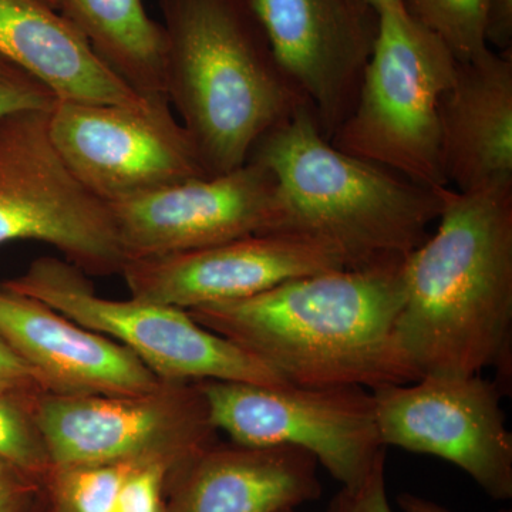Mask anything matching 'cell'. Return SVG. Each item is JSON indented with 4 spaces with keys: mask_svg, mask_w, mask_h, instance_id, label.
I'll use <instances>...</instances> for the list:
<instances>
[{
    "mask_svg": "<svg viewBox=\"0 0 512 512\" xmlns=\"http://www.w3.org/2000/svg\"><path fill=\"white\" fill-rule=\"evenodd\" d=\"M434 234L403 265L400 349L420 377L512 379V190H441Z\"/></svg>",
    "mask_w": 512,
    "mask_h": 512,
    "instance_id": "6da1fadb",
    "label": "cell"
},
{
    "mask_svg": "<svg viewBox=\"0 0 512 512\" xmlns=\"http://www.w3.org/2000/svg\"><path fill=\"white\" fill-rule=\"evenodd\" d=\"M403 265L320 272L187 312L289 384L375 390L412 383L420 376L396 338Z\"/></svg>",
    "mask_w": 512,
    "mask_h": 512,
    "instance_id": "7a4b0ae2",
    "label": "cell"
},
{
    "mask_svg": "<svg viewBox=\"0 0 512 512\" xmlns=\"http://www.w3.org/2000/svg\"><path fill=\"white\" fill-rule=\"evenodd\" d=\"M248 160L278 185L276 232L325 245L345 269L403 265L443 210V188L420 187L333 146L311 106L269 130Z\"/></svg>",
    "mask_w": 512,
    "mask_h": 512,
    "instance_id": "3957f363",
    "label": "cell"
},
{
    "mask_svg": "<svg viewBox=\"0 0 512 512\" xmlns=\"http://www.w3.org/2000/svg\"><path fill=\"white\" fill-rule=\"evenodd\" d=\"M165 92L205 173L247 163L269 130L311 106L276 60L248 0H158Z\"/></svg>",
    "mask_w": 512,
    "mask_h": 512,
    "instance_id": "277c9868",
    "label": "cell"
},
{
    "mask_svg": "<svg viewBox=\"0 0 512 512\" xmlns=\"http://www.w3.org/2000/svg\"><path fill=\"white\" fill-rule=\"evenodd\" d=\"M379 15L355 107L329 141L420 187H450L441 156L440 106L458 60L406 10Z\"/></svg>",
    "mask_w": 512,
    "mask_h": 512,
    "instance_id": "5b68a950",
    "label": "cell"
},
{
    "mask_svg": "<svg viewBox=\"0 0 512 512\" xmlns=\"http://www.w3.org/2000/svg\"><path fill=\"white\" fill-rule=\"evenodd\" d=\"M3 288L45 303L84 328L130 350L165 384L225 380L289 384L258 357L205 328L184 309L160 303L114 301L94 291L77 266L53 256L37 258Z\"/></svg>",
    "mask_w": 512,
    "mask_h": 512,
    "instance_id": "8992f818",
    "label": "cell"
},
{
    "mask_svg": "<svg viewBox=\"0 0 512 512\" xmlns=\"http://www.w3.org/2000/svg\"><path fill=\"white\" fill-rule=\"evenodd\" d=\"M52 245L84 274H121L127 256L110 205L76 177L49 131V110L0 117V245Z\"/></svg>",
    "mask_w": 512,
    "mask_h": 512,
    "instance_id": "52a82bcc",
    "label": "cell"
},
{
    "mask_svg": "<svg viewBox=\"0 0 512 512\" xmlns=\"http://www.w3.org/2000/svg\"><path fill=\"white\" fill-rule=\"evenodd\" d=\"M215 430L244 447L291 446L308 451L343 485L367 476L386 454L372 390L202 380Z\"/></svg>",
    "mask_w": 512,
    "mask_h": 512,
    "instance_id": "ba28073f",
    "label": "cell"
},
{
    "mask_svg": "<svg viewBox=\"0 0 512 512\" xmlns=\"http://www.w3.org/2000/svg\"><path fill=\"white\" fill-rule=\"evenodd\" d=\"M29 410L53 470L154 458L191 467L217 431L198 386L183 384L138 396L42 392Z\"/></svg>",
    "mask_w": 512,
    "mask_h": 512,
    "instance_id": "9c48e42d",
    "label": "cell"
},
{
    "mask_svg": "<svg viewBox=\"0 0 512 512\" xmlns=\"http://www.w3.org/2000/svg\"><path fill=\"white\" fill-rule=\"evenodd\" d=\"M49 131L70 170L109 205L210 177L165 97L140 107L56 100Z\"/></svg>",
    "mask_w": 512,
    "mask_h": 512,
    "instance_id": "30bf717a",
    "label": "cell"
},
{
    "mask_svg": "<svg viewBox=\"0 0 512 512\" xmlns=\"http://www.w3.org/2000/svg\"><path fill=\"white\" fill-rule=\"evenodd\" d=\"M372 393L384 447L443 458L494 500H511L512 434L497 383L481 375H430Z\"/></svg>",
    "mask_w": 512,
    "mask_h": 512,
    "instance_id": "8fae6325",
    "label": "cell"
},
{
    "mask_svg": "<svg viewBox=\"0 0 512 512\" xmlns=\"http://www.w3.org/2000/svg\"><path fill=\"white\" fill-rule=\"evenodd\" d=\"M128 259L177 254L278 231V185L248 160L228 173L191 178L110 205Z\"/></svg>",
    "mask_w": 512,
    "mask_h": 512,
    "instance_id": "7c38bea8",
    "label": "cell"
},
{
    "mask_svg": "<svg viewBox=\"0 0 512 512\" xmlns=\"http://www.w3.org/2000/svg\"><path fill=\"white\" fill-rule=\"evenodd\" d=\"M276 60L311 104L323 136L348 119L375 49L379 12L366 0H248Z\"/></svg>",
    "mask_w": 512,
    "mask_h": 512,
    "instance_id": "4fadbf2b",
    "label": "cell"
},
{
    "mask_svg": "<svg viewBox=\"0 0 512 512\" xmlns=\"http://www.w3.org/2000/svg\"><path fill=\"white\" fill-rule=\"evenodd\" d=\"M335 269L345 268L325 245L301 235L268 232L177 254L128 259L121 275L133 298L192 311Z\"/></svg>",
    "mask_w": 512,
    "mask_h": 512,
    "instance_id": "5bb4252c",
    "label": "cell"
},
{
    "mask_svg": "<svg viewBox=\"0 0 512 512\" xmlns=\"http://www.w3.org/2000/svg\"><path fill=\"white\" fill-rule=\"evenodd\" d=\"M0 339L35 370L46 392L138 396L164 389L124 346L3 286Z\"/></svg>",
    "mask_w": 512,
    "mask_h": 512,
    "instance_id": "9a60e30c",
    "label": "cell"
},
{
    "mask_svg": "<svg viewBox=\"0 0 512 512\" xmlns=\"http://www.w3.org/2000/svg\"><path fill=\"white\" fill-rule=\"evenodd\" d=\"M441 156L458 192L512 190V52L458 62L441 99Z\"/></svg>",
    "mask_w": 512,
    "mask_h": 512,
    "instance_id": "2e32d148",
    "label": "cell"
},
{
    "mask_svg": "<svg viewBox=\"0 0 512 512\" xmlns=\"http://www.w3.org/2000/svg\"><path fill=\"white\" fill-rule=\"evenodd\" d=\"M318 466L298 447H211L185 471L174 512L296 510L322 494Z\"/></svg>",
    "mask_w": 512,
    "mask_h": 512,
    "instance_id": "e0dca14e",
    "label": "cell"
},
{
    "mask_svg": "<svg viewBox=\"0 0 512 512\" xmlns=\"http://www.w3.org/2000/svg\"><path fill=\"white\" fill-rule=\"evenodd\" d=\"M0 56L40 80L57 100L133 107L151 100L111 72L83 33L43 0H0Z\"/></svg>",
    "mask_w": 512,
    "mask_h": 512,
    "instance_id": "ac0fdd59",
    "label": "cell"
},
{
    "mask_svg": "<svg viewBox=\"0 0 512 512\" xmlns=\"http://www.w3.org/2000/svg\"><path fill=\"white\" fill-rule=\"evenodd\" d=\"M59 12L131 89L168 99L163 25L148 16L143 0H60Z\"/></svg>",
    "mask_w": 512,
    "mask_h": 512,
    "instance_id": "d6986e66",
    "label": "cell"
},
{
    "mask_svg": "<svg viewBox=\"0 0 512 512\" xmlns=\"http://www.w3.org/2000/svg\"><path fill=\"white\" fill-rule=\"evenodd\" d=\"M488 0H403L404 10L439 36L458 62L477 59L491 47L484 36Z\"/></svg>",
    "mask_w": 512,
    "mask_h": 512,
    "instance_id": "ffe728a7",
    "label": "cell"
},
{
    "mask_svg": "<svg viewBox=\"0 0 512 512\" xmlns=\"http://www.w3.org/2000/svg\"><path fill=\"white\" fill-rule=\"evenodd\" d=\"M133 464L57 468L55 491L60 508L63 512H116L121 487Z\"/></svg>",
    "mask_w": 512,
    "mask_h": 512,
    "instance_id": "44dd1931",
    "label": "cell"
},
{
    "mask_svg": "<svg viewBox=\"0 0 512 512\" xmlns=\"http://www.w3.org/2000/svg\"><path fill=\"white\" fill-rule=\"evenodd\" d=\"M0 463L28 477L52 468L29 404L3 393H0Z\"/></svg>",
    "mask_w": 512,
    "mask_h": 512,
    "instance_id": "7402d4cb",
    "label": "cell"
},
{
    "mask_svg": "<svg viewBox=\"0 0 512 512\" xmlns=\"http://www.w3.org/2000/svg\"><path fill=\"white\" fill-rule=\"evenodd\" d=\"M171 466L160 458L134 463L121 487L116 512H164V477Z\"/></svg>",
    "mask_w": 512,
    "mask_h": 512,
    "instance_id": "603a6c76",
    "label": "cell"
},
{
    "mask_svg": "<svg viewBox=\"0 0 512 512\" xmlns=\"http://www.w3.org/2000/svg\"><path fill=\"white\" fill-rule=\"evenodd\" d=\"M56 100L49 87L0 56V117L20 110H50Z\"/></svg>",
    "mask_w": 512,
    "mask_h": 512,
    "instance_id": "cb8c5ba5",
    "label": "cell"
},
{
    "mask_svg": "<svg viewBox=\"0 0 512 512\" xmlns=\"http://www.w3.org/2000/svg\"><path fill=\"white\" fill-rule=\"evenodd\" d=\"M386 454L376 461L367 476L353 485H343L330 501L328 512H393L387 498Z\"/></svg>",
    "mask_w": 512,
    "mask_h": 512,
    "instance_id": "d4e9b609",
    "label": "cell"
},
{
    "mask_svg": "<svg viewBox=\"0 0 512 512\" xmlns=\"http://www.w3.org/2000/svg\"><path fill=\"white\" fill-rule=\"evenodd\" d=\"M42 392L46 390L35 370L0 339V393L26 403Z\"/></svg>",
    "mask_w": 512,
    "mask_h": 512,
    "instance_id": "484cf974",
    "label": "cell"
},
{
    "mask_svg": "<svg viewBox=\"0 0 512 512\" xmlns=\"http://www.w3.org/2000/svg\"><path fill=\"white\" fill-rule=\"evenodd\" d=\"M484 36L487 46L498 53L512 52V0H488Z\"/></svg>",
    "mask_w": 512,
    "mask_h": 512,
    "instance_id": "4316f807",
    "label": "cell"
},
{
    "mask_svg": "<svg viewBox=\"0 0 512 512\" xmlns=\"http://www.w3.org/2000/svg\"><path fill=\"white\" fill-rule=\"evenodd\" d=\"M28 476L0 463V512H22L28 500Z\"/></svg>",
    "mask_w": 512,
    "mask_h": 512,
    "instance_id": "83f0119b",
    "label": "cell"
},
{
    "mask_svg": "<svg viewBox=\"0 0 512 512\" xmlns=\"http://www.w3.org/2000/svg\"><path fill=\"white\" fill-rule=\"evenodd\" d=\"M397 504L402 508L403 512H453L447 510L443 505L427 500V498L419 497L410 493H403L397 497ZM511 512V511H501Z\"/></svg>",
    "mask_w": 512,
    "mask_h": 512,
    "instance_id": "f1b7e54d",
    "label": "cell"
},
{
    "mask_svg": "<svg viewBox=\"0 0 512 512\" xmlns=\"http://www.w3.org/2000/svg\"><path fill=\"white\" fill-rule=\"evenodd\" d=\"M366 2L370 3L379 13L384 10H404L403 0H366Z\"/></svg>",
    "mask_w": 512,
    "mask_h": 512,
    "instance_id": "f546056e",
    "label": "cell"
},
{
    "mask_svg": "<svg viewBox=\"0 0 512 512\" xmlns=\"http://www.w3.org/2000/svg\"><path fill=\"white\" fill-rule=\"evenodd\" d=\"M47 5L52 6L53 9L59 10L60 0H43Z\"/></svg>",
    "mask_w": 512,
    "mask_h": 512,
    "instance_id": "4dcf8cb0",
    "label": "cell"
},
{
    "mask_svg": "<svg viewBox=\"0 0 512 512\" xmlns=\"http://www.w3.org/2000/svg\"><path fill=\"white\" fill-rule=\"evenodd\" d=\"M284 512H298L296 510H288V511H284Z\"/></svg>",
    "mask_w": 512,
    "mask_h": 512,
    "instance_id": "1f68e13d",
    "label": "cell"
}]
</instances>
